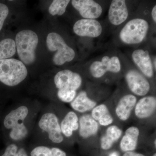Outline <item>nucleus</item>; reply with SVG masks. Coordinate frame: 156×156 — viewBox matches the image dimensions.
Wrapping results in <instances>:
<instances>
[{
    "label": "nucleus",
    "instance_id": "f257e3e1",
    "mask_svg": "<svg viewBox=\"0 0 156 156\" xmlns=\"http://www.w3.org/2000/svg\"><path fill=\"white\" fill-rule=\"evenodd\" d=\"M31 119L32 110L25 104L15 107L6 115L3 124L12 141L21 142L27 137L30 132L29 123Z\"/></svg>",
    "mask_w": 156,
    "mask_h": 156
},
{
    "label": "nucleus",
    "instance_id": "f03ea898",
    "mask_svg": "<svg viewBox=\"0 0 156 156\" xmlns=\"http://www.w3.org/2000/svg\"><path fill=\"white\" fill-rule=\"evenodd\" d=\"M82 82V77L78 73L69 69L59 71L53 78L57 98L62 102L70 103L76 96Z\"/></svg>",
    "mask_w": 156,
    "mask_h": 156
},
{
    "label": "nucleus",
    "instance_id": "7ed1b4c3",
    "mask_svg": "<svg viewBox=\"0 0 156 156\" xmlns=\"http://www.w3.org/2000/svg\"><path fill=\"white\" fill-rule=\"evenodd\" d=\"M16 51L20 58L25 66L31 65L36 60V49L39 44L38 36L30 29L23 30L15 38Z\"/></svg>",
    "mask_w": 156,
    "mask_h": 156
},
{
    "label": "nucleus",
    "instance_id": "20e7f679",
    "mask_svg": "<svg viewBox=\"0 0 156 156\" xmlns=\"http://www.w3.org/2000/svg\"><path fill=\"white\" fill-rule=\"evenodd\" d=\"M28 75L26 66L18 59L9 58L0 60V82L9 87L23 83Z\"/></svg>",
    "mask_w": 156,
    "mask_h": 156
},
{
    "label": "nucleus",
    "instance_id": "39448f33",
    "mask_svg": "<svg viewBox=\"0 0 156 156\" xmlns=\"http://www.w3.org/2000/svg\"><path fill=\"white\" fill-rule=\"evenodd\" d=\"M48 50L54 53L52 58L53 64L60 66L73 60L76 56L74 50L66 43L62 37L57 33H49L46 38Z\"/></svg>",
    "mask_w": 156,
    "mask_h": 156
},
{
    "label": "nucleus",
    "instance_id": "423d86ee",
    "mask_svg": "<svg viewBox=\"0 0 156 156\" xmlns=\"http://www.w3.org/2000/svg\"><path fill=\"white\" fill-rule=\"evenodd\" d=\"M60 122L57 115L49 110L41 115L38 121V128L46 136L49 142L54 144H60L64 141V139L62 133Z\"/></svg>",
    "mask_w": 156,
    "mask_h": 156
},
{
    "label": "nucleus",
    "instance_id": "0eeeda50",
    "mask_svg": "<svg viewBox=\"0 0 156 156\" xmlns=\"http://www.w3.org/2000/svg\"><path fill=\"white\" fill-rule=\"evenodd\" d=\"M148 23L142 18H135L128 21L122 29L119 36L121 41L128 44L141 43L147 35Z\"/></svg>",
    "mask_w": 156,
    "mask_h": 156
},
{
    "label": "nucleus",
    "instance_id": "6e6552de",
    "mask_svg": "<svg viewBox=\"0 0 156 156\" xmlns=\"http://www.w3.org/2000/svg\"><path fill=\"white\" fill-rule=\"evenodd\" d=\"M121 69V63L119 57L114 56L110 58L103 56L101 61L94 62L90 66V72L93 77L100 78L108 72L118 73Z\"/></svg>",
    "mask_w": 156,
    "mask_h": 156
},
{
    "label": "nucleus",
    "instance_id": "1a4fd4ad",
    "mask_svg": "<svg viewBox=\"0 0 156 156\" xmlns=\"http://www.w3.org/2000/svg\"><path fill=\"white\" fill-rule=\"evenodd\" d=\"M126 80L129 89L135 95L145 96L150 90V84L147 79L135 70L129 71L126 73Z\"/></svg>",
    "mask_w": 156,
    "mask_h": 156
},
{
    "label": "nucleus",
    "instance_id": "9d476101",
    "mask_svg": "<svg viewBox=\"0 0 156 156\" xmlns=\"http://www.w3.org/2000/svg\"><path fill=\"white\" fill-rule=\"evenodd\" d=\"M73 30L79 36L95 38L102 33V28L100 23L96 20L82 19L75 23Z\"/></svg>",
    "mask_w": 156,
    "mask_h": 156
},
{
    "label": "nucleus",
    "instance_id": "9b49d317",
    "mask_svg": "<svg viewBox=\"0 0 156 156\" xmlns=\"http://www.w3.org/2000/svg\"><path fill=\"white\" fill-rule=\"evenodd\" d=\"M71 3L73 8L84 19L95 20L102 14V7L95 1L73 0Z\"/></svg>",
    "mask_w": 156,
    "mask_h": 156
},
{
    "label": "nucleus",
    "instance_id": "f8f14e48",
    "mask_svg": "<svg viewBox=\"0 0 156 156\" xmlns=\"http://www.w3.org/2000/svg\"><path fill=\"white\" fill-rule=\"evenodd\" d=\"M128 11L126 1L114 0L112 1L108 11V19L114 25L122 24L128 18Z\"/></svg>",
    "mask_w": 156,
    "mask_h": 156
},
{
    "label": "nucleus",
    "instance_id": "ddd939ff",
    "mask_svg": "<svg viewBox=\"0 0 156 156\" xmlns=\"http://www.w3.org/2000/svg\"><path fill=\"white\" fill-rule=\"evenodd\" d=\"M132 58L135 64L139 68L144 76L149 78L152 77L154 75L151 59L147 50L138 49L134 50Z\"/></svg>",
    "mask_w": 156,
    "mask_h": 156
},
{
    "label": "nucleus",
    "instance_id": "4468645a",
    "mask_svg": "<svg viewBox=\"0 0 156 156\" xmlns=\"http://www.w3.org/2000/svg\"><path fill=\"white\" fill-rule=\"evenodd\" d=\"M134 108V112L137 118L143 119L149 118L156 110V98L153 96L142 98L136 102Z\"/></svg>",
    "mask_w": 156,
    "mask_h": 156
},
{
    "label": "nucleus",
    "instance_id": "2eb2a0df",
    "mask_svg": "<svg viewBox=\"0 0 156 156\" xmlns=\"http://www.w3.org/2000/svg\"><path fill=\"white\" fill-rule=\"evenodd\" d=\"M136 100V96L131 94L124 95L120 99L115 108L116 114L119 119L123 121L128 119L135 107Z\"/></svg>",
    "mask_w": 156,
    "mask_h": 156
},
{
    "label": "nucleus",
    "instance_id": "dca6fc26",
    "mask_svg": "<svg viewBox=\"0 0 156 156\" xmlns=\"http://www.w3.org/2000/svg\"><path fill=\"white\" fill-rule=\"evenodd\" d=\"M79 135L83 139H87L95 135L98 131L99 125L90 115L81 116L79 120Z\"/></svg>",
    "mask_w": 156,
    "mask_h": 156
},
{
    "label": "nucleus",
    "instance_id": "f3484780",
    "mask_svg": "<svg viewBox=\"0 0 156 156\" xmlns=\"http://www.w3.org/2000/svg\"><path fill=\"white\" fill-rule=\"evenodd\" d=\"M79 118L75 112H68L60 122L62 133L64 137L70 138L79 129Z\"/></svg>",
    "mask_w": 156,
    "mask_h": 156
},
{
    "label": "nucleus",
    "instance_id": "a211bd4d",
    "mask_svg": "<svg viewBox=\"0 0 156 156\" xmlns=\"http://www.w3.org/2000/svg\"><path fill=\"white\" fill-rule=\"evenodd\" d=\"M140 135V130L135 126L128 128L120 142V148L123 152L132 151L136 149Z\"/></svg>",
    "mask_w": 156,
    "mask_h": 156
},
{
    "label": "nucleus",
    "instance_id": "6ab92c4d",
    "mask_svg": "<svg viewBox=\"0 0 156 156\" xmlns=\"http://www.w3.org/2000/svg\"><path fill=\"white\" fill-rule=\"evenodd\" d=\"M71 107L75 111L85 113L92 110L96 105V102L89 98L87 92L82 91L70 103Z\"/></svg>",
    "mask_w": 156,
    "mask_h": 156
},
{
    "label": "nucleus",
    "instance_id": "aec40b11",
    "mask_svg": "<svg viewBox=\"0 0 156 156\" xmlns=\"http://www.w3.org/2000/svg\"><path fill=\"white\" fill-rule=\"evenodd\" d=\"M122 131L119 127L112 126L107 129L105 134L101 138V147L104 150H107L112 147L122 135Z\"/></svg>",
    "mask_w": 156,
    "mask_h": 156
},
{
    "label": "nucleus",
    "instance_id": "412c9836",
    "mask_svg": "<svg viewBox=\"0 0 156 156\" xmlns=\"http://www.w3.org/2000/svg\"><path fill=\"white\" fill-rule=\"evenodd\" d=\"M91 116L101 126H109L113 122L108 108L105 104L99 105L92 109Z\"/></svg>",
    "mask_w": 156,
    "mask_h": 156
},
{
    "label": "nucleus",
    "instance_id": "4be33fe9",
    "mask_svg": "<svg viewBox=\"0 0 156 156\" xmlns=\"http://www.w3.org/2000/svg\"><path fill=\"white\" fill-rule=\"evenodd\" d=\"M30 156H67L64 151L56 147L38 145L31 151Z\"/></svg>",
    "mask_w": 156,
    "mask_h": 156
},
{
    "label": "nucleus",
    "instance_id": "5701e85b",
    "mask_svg": "<svg viewBox=\"0 0 156 156\" xmlns=\"http://www.w3.org/2000/svg\"><path fill=\"white\" fill-rule=\"evenodd\" d=\"M17 53L15 41L6 38L0 42V60L11 58Z\"/></svg>",
    "mask_w": 156,
    "mask_h": 156
},
{
    "label": "nucleus",
    "instance_id": "b1692460",
    "mask_svg": "<svg viewBox=\"0 0 156 156\" xmlns=\"http://www.w3.org/2000/svg\"><path fill=\"white\" fill-rule=\"evenodd\" d=\"M70 2L69 0H54L48 9L49 14L52 16H62L65 13Z\"/></svg>",
    "mask_w": 156,
    "mask_h": 156
},
{
    "label": "nucleus",
    "instance_id": "393cba45",
    "mask_svg": "<svg viewBox=\"0 0 156 156\" xmlns=\"http://www.w3.org/2000/svg\"><path fill=\"white\" fill-rule=\"evenodd\" d=\"M1 156H28L24 148L19 147L15 143L9 144Z\"/></svg>",
    "mask_w": 156,
    "mask_h": 156
},
{
    "label": "nucleus",
    "instance_id": "a878e982",
    "mask_svg": "<svg viewBox=\"0 0 156 156\" xmlns=\"http://www.w3.org/2000/svg\"><path fill=\"white\" fill-rule=\"evenodd\" d=\"M9 13V7L5 4L0 3V31L2 30L5 20Z\"/></svg>",
    "mask_w": 156,
    "mask_h": 156
},
{
    "label": "nucleus",
    "instance_id": "bb28decb",
    "mask_svg": "<svg viewBox=\"0 0 156 156\" xmlns=\"http://www.w3.org/2000/svg\"><path fill=\"white\" fill-rule=\"evenodd\" d=\"M123 156H145L141 154L137 153L133 151L126 152Z\"/></svg>",
    "mask_w": 156,
    "mask_h": 156
},
{
    "label": "nucleus",
    "instance_id": "cd10ccee",
    "mask_svg": "<svg viewBox=\"0 0 156 156\" xmlns=\"http://www.w3.org/2000/svg\"><path fill=\"white\" fill-rule=\"evenodd\" d=\"M152 17L154 22H156V6H155L152 9L151 11Z\"/></svg>",
    "mask_w": 156,
    "mask_h": 156
},
{
    "label": "nucleus",
    "instance_id": "c85d7f7f",
    "mask_svg": "<svg viewBox=\"0 0 156 156\" xmlns=\"http://www.w3.org/2000/svg\"><path fill=\"white\" fill-rule=\"evenodd\" d=\"M109 156H118V154L116 152L112 153Z\"/></svg>",
    "mask_w": 156,
    "mask_h": 156
},
{
    "label": "nucleus",
    "instance_id": "c756f323",
    "mask_svg": "<svg viewBox=\"0 0 156 156\" xmlns=\"http://www.w3.org/2000/svg\"><path fill=\"white\" fill-rule=\"evenodd\" d=\"M156 58H155V59H154V66L155 69V70L156 69Z\"/></svg>",
    "mask_w": 156,
    "mask_h": 156
},
{
    "label": "nucleus",
    "instance_id": "7c9ffc66",
    "mask_svg": "<svg viewBox=\"0 0 156 156\" xmlns=\"http://www.w3.org/2000/svg\"><path fill=\"white\" fill-rule=\"evenodd\" d=\"M156 139L155 140H154V145H155V147H156Z\"/></svg>",
    "mask_w": 156,
    "mask_h": 156
},
{
    "label": "nucleus",
    "instance_id": "2f4dec72",
    "mask_svg": "<svg viewBox=\"0 0 156 156\" xmlns=\"http://www.w3.org/2000/svg\"><path fill=\"white\" fill-rule=\"evenodd\" d=\"M153 156H156V154L155 153L154 154Z\"/></svg>",
    "mask_w": 156,
    "mask_h": 156
}]
</instances>
